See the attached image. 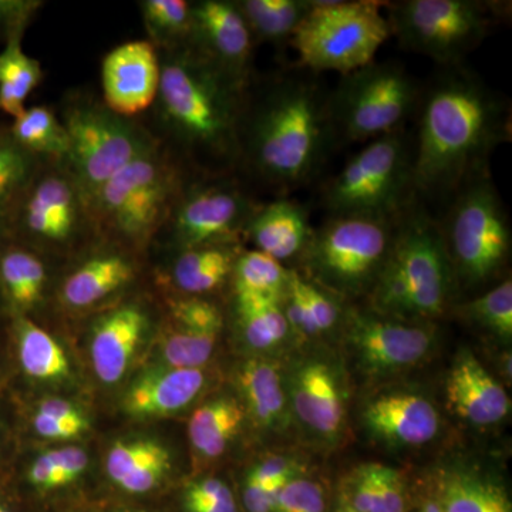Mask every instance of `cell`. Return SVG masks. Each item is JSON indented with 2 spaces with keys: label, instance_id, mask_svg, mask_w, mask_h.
<instances>
[{
  "label": "cell",
  "instance_id": "484cf974",
  "mask_svg": "<svg viewBox=\"0 0 512 512\" xmlns=\"http://www.w3.org/2000/svg\"><path fill=\"white\" fill-rule=\"evenodd\" d=\"M205 367H158L137 377L124 396V410L137 419H158L183 412L207 386Z\"/></svg>",
  "mask_w": 512,
  "mask_h": 512
},
{
  "label": "cell",
  "instance_id": "d6986e66",
  "mask_svg": "<svg viewBox=\"0 0 512 512\" xmlns=\"http://www.w3.org/2000/svg\"><path fill=\"white\" fill-rule=\"evenodd\" d=\"M137 252L97 237L82 251L57 286V302L67 311L84 312L109 301L136 281Z\"/></svg>",
  "mask_w": 512,
  "mask_h": 512
},
{
  "label": "cell",
  "instance_id": "e575fe53",
  "mask_svg": "<svg viewBox=\"0 0 512 512\" xmlns=\"http://www.w3.org/2000/svg\"><path fill=\"white\" fill-rule=\"evenodd\" d=\"M15 319L23 372L40 382H60L70 376L69 357L49 332L25 316Z\"/></svg>",
  "mask_w": 512,
  "mask_h": 512
},
{
  "label": "cell",
  "instance_id": "ee69618b",
  "mask_svg": "<svg viewBox=\"0 0 512 512\" xmlns=\"http://www.w3.org/2000/svg\"><path fill=\"white\" fill-rule=\"evenodd\" d=\"M183 504L185 512H241L231 485L217 477L198 478L188 484Z\"/></svg>",
  "mask_w": 512,
  "mask_h": 512
},
{
  "label": "cell",
  "instance_id": "ab89813d",
  "mask_svg": "<svg viewBox=\"0 0 512 512\" xmlns=\"http://www.w3.org/2000/svg\"><path fill=\"white\" fill-rule=\"evenodd\" d=\"M40 163L10 138L6 126L0 136V242L6 241L16 202Z\"/></svg>",
  "mask_w": 512,
  "mask_h": 512
},
{
  "label": "cell",
  "instance_id": "7bdbcfd3",
  "mask_svg": "<svg viewBox=\"0 0 512 512\" xmlns=\"http://www.w3.org/2000/svg\"><path fill=\"white\" fill-rule=\"evenodd\" d=\"M171 461L167 448L153 440L117 441L106 458L107 476L113 484L151 464Z\"/></svg>",
  "mask_w": 512,
  "mask_h": 512
},
{
  "label": "cell",
  "instance_id": "836d02e7",
  "mask_svg": "<svg viewBox=\"0 0 512 512\" xmlns=\"http://www.w3.org/2000/svg\"><path fill=\"white\" fill-rule=\"evenodd\" d=\"M10 138L40 161H66L69 140L56 109L36 104L8 123Z\"/></svg>",
  "mask_w": 512,
  "mask_h": 512
},
{
  "label": "cell",
  "instance_id": "83f0119b",
  "mask_svg": "<svg viewBox=\"0 0 512 512\" xmlns=\"http://www.w3.org/2000/svg\"><path fill=\"white\" fill-rule=\"evenodd\" d=\"M49 284L47 256L18 242H0V301L13 318L36 312L46 301Z\"/></svg>",
  "mask_w": 512,
  "mask_h": 512
},
{
  "label": "cell",
  "instance_id": "6da1fadb",
  "mask_svg": "<svg viewBox=\"0 0 512 512\" xmlns=\"http://www.w3.org/2000/svg\"><path fill=\"white\" fill-rule=\"evenodd\" d=\"M329 90L319 74L296 66L254 77L239 126L238 177L279 197L311 184L338 150Z\"/></svg>",
  "mask_w": 512,
  "mask_h": 512
},
{
  "label": "cell",
  "instance_id": "db71d44e",
  "mask_svg": "<svg viewBox=\"0 0 512 512\" xmlns=\"http://www.w3.org/2000/svg\"><path fill=\"white\" fill-rule=\"evenodd\" d=\"M6 126H8V123H5V121L0 120V136H2L3 131H5Z\"/></svg>",
  "mask_w": 512,
  "mask_h": 512
},
{
  "label": "cell",
  "instance_id": "9a60e30c",
  "mask_svg": "<svg viewBox=\"0 0 512 512\" xmlns=\"http://www.w3.org/2000/svg\"><path fill=\"white\" fill-rule=\"evenodd\" d=\"M498 8L497 3L483 0L384 2L400 47L430 57L441 67L464 63L494 28Z\"/></svg>",
  "mask_w": 512,
  "mask_h": 512
},
{
  "label": "cell",
  "instance_id": "ac0fdd59",
  "mask_svg": "<svg viewBox=\"0 0 512 512\" xmlns=\"http://www.w3.org/2000/svg\"><path fill=\"white\" fill-rule=\"evenodd\" d=\"M187 47L248 89L254 80L255 42L237 0H194Z\"/></svg>",
  "mask_w": 512,
  "mask_h": 512
},
{
  "label": "cell",
  "instance_id": "bcb514c9",
  "mask_svg": "<svg viewBox=\"0 0 512 512\" xmlns=\"http://www.w3.org/2000/svg\"><path fill=\"white\" fill-rule=\"evenodd\" d=\"M49 451L56 463L59 488L66 487V485L79 480L87 466H89V457H87L83 448L62 447Z\"/></svg>",
  "mask_w": 512,
  "mask_h": 512
},
{
  "label": "cell",
  "instance_id": "d4e9b609",
  "mask_svg": "<svg viewBox=\"0 0 512 512\" xmlns=\"http://www.w3.org/2000/svg\"><path fill=\"white\" fill-rule=\"evenodd\" d=\"M313 232L308 207L292 198L279 197L256 207L245 227L244 239L256 251L295 269L311 244Z\"/></svg>",
  "mask_w": 512,
  "mask_h": 512
},
{
  "label": "cell",
  "instance_id": "52a82bcc",
  "mask_svg": "<svg viewBox=\"0 0 512 512\" xmlns=\"http://www.w3.org/2000/svg\"><path fill=\"white\" fill-rule=\"evenodd\" d=\"M296 440L328 453L346 443L352 420L348 369L333 343H308L282 357Z\"/></svg>",
  "mask_w": 512,
  "mask_h": 512
},
{
  "label": "cell",
  "instance_id": "816d5d0a",
  "mask_svg": "<svg viewBox=\"0 0 512 512\" xmlns=\"http://www.w3.org/2000/svg\"><path fill=\"white\" fill-rule=\"evenodd\" d=\"M409 512H444L424 476L412 483V503Z\"/></svg>",
  "mask_w": 512,
  "mask_h": 512
},
{
  "label": "cell",
  "instance_id": "e0dca14e",
  "mask_svg": "<svg viewBox=\"0 0 512 512\" xmlns=\"http://www.w3.org/2000/svg\"><path fill=\"white\" fill-rule=\"evenodd\" d=\"M352 417L370 444L390 453L424 450L444 433L439 403L426 389L404 379L365 387L352 404Z\"/></svg>",
  "mask_w": 512,
  "mask_h": 512
},
{
  "label": "cell",
  "instance_id": "7c38bea8",
  "mask_svg": "<svg viewBox=\"0 0 512 512\" xmlns=\"http://www.w3.org/2000/svg\"><path fill=\"white\" fill-rule=\"evenodd\" d=\"M414 201L413 141L404 128L372 140L320 191L328 217L393 220Z\"/></svg>",
  "mask_w": 512,
  "mask_h": 512
},
{
  "label": "cell",
  "instance_id": "5b68a950",
  "mask_svg": "<svg viewBox=\"0 0 512 512\" xmlns=\"http://www.w3.org/2000/svg\"><path fill=\"white\" fill-rule=\"evenodd\" d=\"M192 177L160 144L114 175L92 200L97 237L143 251L170 217Z\"/></svg>",
  "mask_w": 512,
  "mask_h": 512
},
{
  "label": "cell",
  "instance_id": "f546056e",
  "mask_svg": "<svg viewBox=\"0 0 512 512\" xmlns=\"http://www.w3.org/2000/svg\"><path fill=\"white\" fill-rule=\"evenodd\" d=\"M232 313L242 342L254 352L252 356L276 357L282 349L296 348L282 301L232 292Z\"/></svg>",
  "mask_w": 512,
  "mask_h": 512
},
{
  "label": "cell",
  "instance_id": "c3c4849f",
  "mask_svg": "<svg viewBox=\"0 0 512 512\" xmlns=\"http://www.w3.org/2000/svg\"><path fill=\"white\" fill-rule=\"evenodd\" d=\"M33 429L47 440H72L90 429L89 420L62 421L49 417L33 416Z\"/></svg>",
  "mask_w": 512,
  "mask_h": 512
},
{
  "label": "cell",
  "instance_id": "277c9868",
  "mask_svg": "<svg viewBox=\"0 0 512 512\" xmlns=\"http://www.w3.org/2000/svg\"><path fill=\"white\" fill-rule=\"evenodd\" d=\"M458 298L439 222L416 200L397 217L392 249L363 303L394 318L439 322Z\"/></svg>",
  "mask_w": 512,
  "mask_h": 512
},
{
  "label": "cell",
  "instance_id": "30bf717a",
  "mask_svg": "<svg viewBox=\"0 0 512 512\" xmlns=\"http://www.w3.org/2000/svg\"><path fill=\"white\" fill-rule=\"evenodd\" d=\"M97 238L92 205L66 161H42L23 188L6 241L42 255L73 254Z\"/></svg>",
  "mask_w": 512,
  "mask_h": 512
},
{
  "label": "cell",
  "instance_id": "9f6ffc18",
  "mask_svg": "<svg viewBox=\"0 0 512 512\" xmlns=\"http://www.w3.org/2000/svg\"><path fill=\"white\" fill-rule=\"evenodd\" d=\"M0 309H5V308H3V303H2V301H0Z\"/></svg>",
  "mask_w": 512,
  "mask_h": 512
},
{
  "label": "cell",
  "instance_id": "8992f818",
  "mask_svg": "<svg viewBox=\"0 0 512 512\" xmlns=\"http://www.w3.org/2000/svg\"><path fill=\"white\" fill-rule=\"evenodd\" d=\"M437 218L458 289L470 296L497 285L511 258L510 217L490 171L467 181Z\"/></svg>",
  "mask_w": 512,
  "mask_h": 512
},
{
  "label": "cell",
  "instance_id": "f5cc1de1",
  "mask_svg": "<svg viewBox=\"0 0 512 512\" xmlns=\"http://www.w3.org/2000/svg\"><path fill=\"white\" fill-rule=\"evenodd\" d=\"M332 512H355V511L350 510L349 507H346L345 504L339 503V501L335 500V497H333Z\"/></svg>",
  "mask_w": 512,
  "mask_h": 512
},
{
  "label": "cell",
  "instance_id": "60d3db41",
  "mask_svg": "<svg viewBox=\"0 0 512 512\" xmlns=\"http://www.w3.org/2000/svg\"><path fill=\"white\" fill-rule=\"evenodd\" d=\"M291 275L305 305L312 343L335 342L349 302L326 291L322 286L313 284L296 269H291Z\"/></svg>",
  "mask_w": 512,
  "mask_h": 512
},
{
  "label": "cell",
  "instance_id": "44dd1931",
  "mask_svg": "<svg viewBox=\"0 0 512 512\" xmlns=\"http://www.w3.org/2000/svg\"><path fill=\"white\" fill-rule=\"evenodd\" d=\"M446 406L470 429L494 430L511 414L510 394L503 382L467 348L454 356L444 380Z\"/></svg>",
  "mask_w": 512,
  "mask_h": 512
},
{
  "label": "cell",
  "instance_id": "74e56055",
  "mask_svg": "<svg viewBox=\"0 0 512 512\" xmlns=\"http://www.w3.org/2000/svg\"><path fill=\"white\" fill-rule=\"evenodd\" d=\"M148 42L157 52L187 45L191 29V2L188 0H141L138 2Z\"/></svg>",
  "mask_w": 512,
  "mask_h": 512
},
{
  "label": "cell",
  "instance_id": "d590c367",
  "mask_svg": "<svg viewBox=\"0 0 512 512\" xmlns=\"http://www.w3.org/2000/svg\"><path fill=\"white\" fill-rule=\"evenodd\" d=\"M23 37H13L0 52V113L18 119L26 100L43 80L42 64L22 47Z\"/></svg>",
  "mask_w": 512,
  "mask_h": 512
},
{
  "label": "cell",
  "instance_id": "5bb4252c",
  "mask_svg": "<svg viewBox=\"0 0 512 512\" xmlns=\"http://www.w3.org/2000/svg\"><path fill=\"white\" fill-rule=\"evenodd\" d=\"M421 89L400 62L366 64L340 77L329 90V114L336 146L362 143L403 130L417 113Z\"/></svg>",
  "mask_w": 512,
  "mask_h": 512
},
{
  "label": "cell",
  "instance_id": "1f68e13d",
  "mask_svg": "<svg viewBox=\"0 0 512 512\" xmlns=\"http://www.w3.org/2000/svg\"><path fill=\"white\" fill-rule=\"evenodd\" d=\"M448 315L470 326L495 345L510 348L512 340V281L504 278L487 291L454 303Z\"/></svg>",
  "mask_w": 512,
  "mask_h": 512
},
{
  "label": "cell",
  "instance_id": "681fc988",
  "mask_svg": "<svg viewBox=\"0 0 512 512\" xmlns=\"http://www.w3.org/2000/svg\"><path fill=\"white\" fill-rule=\"evenodd\" d=\"M28 481L40 493L59 490L57 467L50 451L40 454L32 461L28 470Z\"/></svg>",
  "mask_w": 512,
  "mask_h": 512
},
{
  "label": "cell",
  "instance_id": "4dcf8cb0",
  "mask_svg": "<svg viewBox=\"0 0 512 512\" xmlns=\"http://www.w3.org/2000/svg\"><path fill=\"white\" fill-rule=\"evenodd\" d=\"M247 421L238 396L221 394L201 404L188 421V439L195 456L202 461L225 456Z\"/></svg>",
  "mask_w": 512,
  "mask_h": 512
},
{
  "label": "cell",
  "instance_id": "d6a6232c",
  "mask_svg": "<svg viewBox=\"0 0 512 512\" xmlns=\"http://www.w3.org/2000/svg\"><path fill=\"white\" fill-rule=\"evenodd\" d=\"M256 43L282 50L311 12L313 0H237Z\"/></svg>",
  "mask_w": 512,
  "mask_h": 512
},
{
  "label": "cell",
  "instance_id": "7402d4cb",
  "mask_svg": "<svg viewBox=\"0 0 512 512\" xmlns=\"http://www.w3.org/2000/svg\"><path fill=\"white\" fill-rule=\"evenodd\" d=\"M239 400L247 419L259 433L274 439L296 440L282 357L251 356L235 370Z\"/></svg>",
  "mask_w": 512,
  "mask_h": 512
},
{
  "label": "cell",
  "instance_id": "f907efd6",
  "mask_svg": "<svg viewBox=\"0 0 512 512\" xmlns=\"http://www.w3.org/2000/svg\"><path fill=\"white\" fill-rule=\"evenodd\" d=\"M37 416L49 417V419L62 421H76L87 419L80 409L73 403L63 399H45L37 404Z\"/></svg>",
  "mask_w": 512,
  "mask_h": 512
},
{
  "label": "cell",
  "instance_id": "9c48e42d",
  "mask_svg": "<svg viewBox=\"0 0 512 512\" xmlns=\"http://www.w3.org/2000/svg\"><path fill=\"white\" fill-rule=\"evenodd\" d=\"M439 343V322L394 318L362 302L349 303L333 345L352 382L365 389L403 380L429 362Z\"/></svg>",
  "mask_w": 512,
  "mask_h": 512
},
{
  "label": "cell",
  "instance_id": "2e32d148",
  "mask_svg": "<svg viewBox=\"0 0 512 512\" xmlns=\"http://www.w3.org/2000/svg\"><path fill=\"white\" fill-rule=\"evenodd\" d=\"M259 204L238 175H192L157 238L164 235L174 251L242 244L245 227Z\"/></svg>",
  "mask_w": 512,
  "mask_h": 512
},
{
  "label": "cell",
  "instance_id": "f1b7e54d",
  "mask_svg": "<svg viewBox=\"0 0 512 512\" xmlns=\"http://www.w3.org/2000/svg\"><path fill=\"white\" fill-rule=\"evenodd\" d=\"M242 249L241 242H229L175 251L168 271L170 284L180 295L211 298L231 285L235 262Z\"/></svg>",
  "mask_w": 512,
  "mask_h": 512
},
{
  "label": "cell",
  "instance_id": "cb8c5ba5",
  "mask_svg": "<svg viewBox=\"0 0 512 512\" xmlns=\"http://www.w3.org/2000/svg\"><path fill=\"white\" fill-rule=\"evenodd\" d=\"M150 326L147 309L137 301L121 302L93 323L90 356L104 384L120 382Z\"/></svg>",
  "mask_w": 512,
  "mask_h": 512
},
{
  "label": "cell",
  "instance_id": "b9f144b4",
  "mask_svg": "<svg viewBox=\"0 0 512 512\" xmlns=\"http://www.w3.org/2000/svg\"><path fill=\"white\" fill-rule=\"evenodd\" d=\"M333 491L311 470L292 477L279 491L272 512H332Z\"/></svg>",
  "mask_w": 512,
  "mask_h": 512
},
{
  "label": "cell",
  "instance_id": "11a10c76",
  "mask_svg": "<svg viewBox=\"0 0 512 512\" xmlns=\"http://www.w3.org/2000/svg\"><path fill=\"white\" fill-rule=\"evenodd\" d=\"M0 512H12V511L8 510V508H6L5 505L0 503Z\"/></svg>",
  "mask_w": 512,
  "mask_h": 512
},
{
  "label": "cell",
  "instance_id": "ba28073f",
  "mask_svg": "<svg viewBox=\"0 0 512 512\" xmlns=\"http://www.w3.org/2000/svg\"><path fill=\"white\" fill-rule=\"evenodd\" d=\"M56 113L69 140L66 163L90 205L107 181L158 144L143 121L114 113L87 90H69Z\"/></svg>",
  "mask_w": 512,
  "mask_h": 512
},
{
  "label": "cell",
  "instance_id": "ffe728a7",
  "mask_svg": "<svg viewBox=\"0 0 512 512\" xmlns=\"http://www.w3.org/2000/svg\"><path fill=\"white\" fill-rule=\"evenodd\" d=\"M160 73V56L148 40L121 43L101 62V100L120 116L140 119L156 100Z\"/></svg>",
  "mask_w": 512,
  "mask_h": 512
},
{
  "label": "cell",
  "instance_id": "8fae6325",
  "mask_svg": "<svg viewBox=\"0 0 512 512\" xmlns=\"http://www.w3.org/2000/svg\"><path fill=\"white\" fill-rule=\"evenodd\" d=\"M396 220L326 217L295 269L346 302H363L386 264Z\"/></svg>",
  "mask_w": 512,
  "mask_h": 512
},
{
  "label": "cell",
  "instance_id": "f35d334b",
  "mask_svg": "<svg viewBox=\"0 0 512 512\" xmlns=\"http://www.w3.org/2000/svg\"><path fill=\"white\" fill-rule=\"evenodd\" d=\"M289 271L272 256L256 249H242L235 262L231 291L252 293L282 301L288 288Z\"/></svg>",
  "mask_w": 512,
  "mask_h": 512
},
{
  "label": "cell",
  "instance_id": "7a4b0ae2",
  "mask_svg": "<svg viewBox=\"0 0 512 512\" xmlns=\"http://www.w3.org/2000/svg\"><path fill=\"white\" fill-rule=\"evenodd\" d=\"M417 114L413 190L420 202H446L488 173L491 154L511 137L510 104L463 64L443 67L421 89Z\"/></svg>",
  "mask_w": 512,
  "mask_h": 512
},
{
  "label": "cell",
  "instance_id": "7dc6e473",
  "mask_svg": "<svg viewBox=\"0 0 512 512\" xmlns=\"http://www.w3.org/2000/svg\"><path fill=\"white\" fill-rule=\"evenodd\" d=\"M170 467L171 461H168V463L151 464V466L141 468L136 473L124 477L119 484H116V487L127 494L140 495L150 493V491L156 490L161 481L167 477Z\"/></svg>",
  "mask_w": 512,
  "mask_h": 512
},
{
  "label": "cell",
  "instance_id": "3957f363",
  "mask_svg": "<svg viewBox=\"0 0 512 512\" xmlns=\"http://www.w3.org/2000/svg\"><path fill=\"white\" fill-rule=\"evenodd\" d=\"M160 56V86L140 117L158 144L192 175H238L247 89L183 46Z\"/></svg>",
  "mask_w": 512,
  "mask_h": 512
},
{
  "label": "cell",
  "instance_id": "f6af8a7d",
  "mask_svg": "<svg viewBox=\"0 0 512 512\" xmlns=\"http://www.w3.org/2000/svg\"><path fill=\"white\" fill-rule=\"evenodd\" d=\"M45 5L43 0H0V46L8 45L13 37L25 36Z\"/></svg>",
  "mask_w": 512,
  "mask_h": 512
},
{
  "label": "cell",
  "instance_id": "4316f807",
  "mask_svg": "<svg viewBox=\"0 0 512 512\" xmlns=\"http://www.w3.org/2000/svg\"><path fill=\"white\" fill-rule=\"evenodd\" d=\"M412 483L402 468L366 461L340 477L333 497L355 512H409Z\"/></svg>",
  "mask_w": 512,
  "mask_h": 512
},
{
  "label": "cell",
  "instance_id": "8d00e7d4",
  "mask_svg": "<svg viewBox=\"0 0 512 512\" xmlns=\"http://www.w3.org/2000/svg\"><path fill=\"white\" fill-rule=\"evenodd\" d=\"M222 332L168 319L158 353L165 367L201 369L210 363Z\"/></svg>",
  "mask_w": 512,
  "mask_h": 512
},
{
  "label": "cell",
  "instance_id": "4fadbf2b",
  "mask_svg": "<svg viewBox=\"0 0 512 512\" xmlns=\"http://www.w3.org/2000/svg\"><path fill=\"white\" fill-rule=\"evenodd\" d=\"M383 8L375 0H313L289 42L298 55L295 66L345 76L372 63L392 36Z\"/></svg>",
  "mask_w": 512,
  "mask_h": 512
},
{
  "label": "cell",
  "instance_id": "603a6c76",
  "mask_svg": "<svg viewBox=\"0 0 512 512\" xmlns=\"http://www.w3.org/2000/svg\"><path fill=\"white\" fill-rule=\"evenodd\" d=\"M423 476L444 512H512L507 485L474 461L453 458Z\"/></svg>",
  "mask_w": 512,
  "mask_h": 512
}]
</instances>
